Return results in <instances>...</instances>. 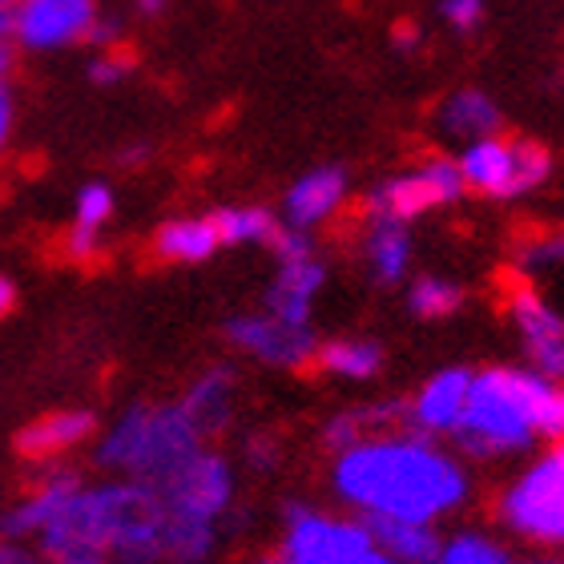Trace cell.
<instances>
[{
    "label": "cell",
    "mask_w": 564,
    "mask_h": 564,
    "mask_svg": "<svg viewBox=\"0 0 564 564\" xmlns=\"http://www.w3.org/2000/svg\"><path fill=\"white\" fill-rule=\"evenodd\" d=\"M464 306V286L444 274H420L408 286V311L415 318H447Z\"/></svg>",
    "instance_id": "27"
},
{
    "label": "cell",
    "mask_w": 564,
    "mask_h": 564,
    "mask_svg": "<svg viewBox=\"0 0 564 564\" xmlns=\"http://www.w3.org/2000/svg\"><path fill=\"white\" fill-rule=\"evenodd\" d=\"M496 517L512 536L541 549L564 541V452L549 447L500 492Z\"/></svg>",
    "instance_id": "5"
},
{
    "label": "cell",
    "mask_w": 564,
    "mask_h": 564,
    "mask_svg": "<svg viewBox=\"0 0 564 564\" xmlns=\"http://www.w3.org/2000/svg\"><path fill=\"white\" fill-rule=\"evenodd\" d=\"M435 126H440V133L452 141H476V138H492V133H500V126H505V113H500V106H496L492 94H484V89H456V94L444 97V106H440V113H435Z\"/></svg>",
    "instance_id": "19"
},
{
    "label": "cell",
    "mask_w": 564,
    "mask_h": 564,
    "mask_svg": "<svg viewBox=\"0 0 564 564\" xmlns=\"http://www.w3.org/2000/svg\"><path fill=\"white\" fill-rule=\"evenodd\" d=\"M12 126H17V97H12L9 82H0V150L12 141Z\"/></svg>",
    "instance_id": "34"
},
{
    "label": "cell",
    "mask_w": 564,
    "mask_h": 564,
    "mask_svg": "<svg viewBox=\"0 0 564 564\" xmlns=\"http://www.w3.org/2000/svg\"><path fill=\"white\" fill-rule=\"evenodd\" d=\"M94 435H97V415L85 412V408H73V412H48L29 423V427H21L17 447L29 459H57L65 452H73V447L89 444Z\"/></svg>",
    "instance_id": "16"
},
{
    "label": "cell",
    "mask_w": 564,
    "mask_h": 564,
    "mask_svg": "<svg viewBox=\"0 0 564 564\" xmlns=\"http://www.w3.org/2000/svg\"><path fill=\"white\" fill-rule=\"evenodd\" d=\"M12 69H17V45L12 36H0V82H9Z\"/></svg>",
    "instance_id": "37"
},
{
    "label": "cell",
    "mask_w": 564,
    "mask_h": 564,
    "mask_svg": "<svg viewBox=\"0 0 564 564\" xmlns=\"http://www.w3.org/2000/svg\"><path fill=\"white\" fill-rule=\"evenodd\" d=\"M318 371H327L335 379H347V383H367L383 371V347L376 339H364V335H347V339H330L315 347V364Z\"/></svg>",
    "instance_id": "22"
},
{
    "label": "cell",
    "mask_w": 564,
    "mask_h": 564,
    "mask_svg": "<svg viewBox=\"0 0 564 564\" xmlns=\"http://www.w3.org/2000/svg\"><path fill=\"white\" fill-rule=\"evenodd\" d=\"M109 218H113V189L106 182H89L82 186L77 202H73V226L77 230H94V235H106Z\"/></svg>",
    "instance_id": "28"
},
{
    "label": "cell",
    "mask_w": 564,
    "mask_h": 564,
    "mask_svg": "<svg viewBox=\"0 0 564 564\" xmlns=\"http://www.w3.org/2000/svg\"><path fill=\"white\" fill-rule=\"evenodd\" d=\"M347 194H351V182H347V170L339 165H315L306 170L282 198V226H294V230H318L327 226L335 214L347 206Z\"/></svg>",
    "instance_id": "12"
},
{
    "label": "cell",
    "mask_w": 564,
    "mask_h": 564,
    "mask_svg": "<svg viewBox=\"0 0 564 564\" xmlns=\"http://www.w3.org/2000/svg\"><path fill=\"white\" fill-rule=\"evenodd\" d=\"M0 564H41V553H33L24 541L0 536Z\"/></svg>",
    "instance_id": "35"
},
{
    "label": "cell",
    "mask_w": 564,
    "mask_h": 564,
    "mask_svg": "<svg viewBox=\"0 0 564 564\" xmlns=\"http://www.w3.org/2000/svg\"><path fill=\"white\" fill-rule=\"evenodd\" d=\"M347 564H400V561H391L388 553H379L376 544H367L364 553H355V556H351V561H347Z\"/></svg>",
    "instance_id": "38"
},
{
    "label": "cell",
    "mask_w": 564,
    "mask_h": 564,
    "mask_svg": "<svg viewBox=\"0 0 564 564\" xmlns=\"http://www.w3.org/2000/svg\"><path fill=\"white\" fill-rule=\"evenodd\" d=\"M133 4H138L141 12H158L165 4V0H133Z\"/></svg>",
    "instance_id": "42"
},
{
    "label": "cell",
    "mask_w": 564,
    "mask_h": 564,
    "mask_svg": "<svg viewBox=\"0 0 564 564\" xmlns=\"http://www.w3.org/2000/svg\"><path fill=\"white\" fill-rule=\"evenodd\" d=\"M226 339L235 343L238 351L259 359L279 371H303L315 364V330L311 323H286L279 315H235L226 323Z\"/></svg>",
    "instance_id": "10"
},
{
    "label": "cell",
    "mask_w": 564,
    "mask_h": 564,
    "mask_svg": "<svg viewBox=\"0 0 564 564\" xmlns=\"http://www.w3.org/2000/svg\"><path fill=\"white\" fill-rule=\"evenodd\" d=\"M259 564H286L282 556H267V561H259Z\"/></svg>",
    "instance_id": "43"
},
{
    "label": "cell",
    "mask_w": 564,
    "mask_h": 564,
    "mask_svg": "<svg viewBox=\"0 0 564 564\" xmlns=\"http://www.w3.org/2000/svg\"><path fill=\"white\" fill-rule=\"evenodd\" d=\"M517 564V561H512ZM520 564H561V561H520Z\"/></svg>",
    "instance_id": "44"
},
{
    "label": "cell",
    "mask_w": 564,
    "mask_h": 564,
    "mask_svg": "<svg viewBox=\"0 0 564 564\" xmlns=\"http://www.w3.org/2000/svg\"><path fill=\"white\" fill-rule=\"evenodd\" d=\"M12 4L17 0H0V36H12Z\"/></svg>",
    "instance_id": "41"
},
{
    "label": "cell",
    "mask_w": 564,
    "mask_h": 564,
    "mask_svg": "<svg viewBox=\"0 0 564 564\" xmlns=\"http://www.w3.org/2000/svg\"><path fill=\"white\" fill-rule=\"evenodd\" d=\"M520 267L529 274H549L553 267H561V235L532 238L520 247Z\"/></svg>",
    "instance_id": "32"
},
{
    "label": "cell",
    "mask_w": 564,
    "mask_h": 564,
    "mask_svg": "<svg viewBox=\"0 0 564 564\" xmlns=\"http://www.w3.org/2000/svg\"><path fill=\"white\" fill-rule=\"evenodd\" d=\"M564 391L556 379L532 367H488L471 371L468 400L452 427L459 456L505 459L536 447V440H561Z\"/></svg>",
    "instance_id": "2"
},
{
    "label": "cell",
    "mask_w": 564,
    "mask_h": 564,
    "mask_svg": "<svg viewBox=\"0 0 564 564\" xmlns=\"http://www.w3.org/2000/svg\"><path fill=\"white\" fill-rule=\"evenodd\" d=\"M403 423H408V403H403V400L359 403V408L335 412L327 423H323V447H330V452H343V447L359 444V440H367V435L400 432Z\"/></svg>",
    "instance_id": "20"
},
{
    "label": "cell",
    "mask_w": 564,
    "mask_h": 564,
    "mask_svg": "<svg viewBox=\"0 0 564 564\" xmlns=\"http://www.w3.org/2000/svg\"><path fill=\"white\" fill-rule=\"evenodd\" d=\"M432 564H512V553L505 549V541H496L492 532H452L440 541V553Z\"/></svg>",
    "instance_id": "26"
},
{
    "label": "cell",
    "mask_w": 564,
    "mask_h": 564,
    "mask_svg": "<svg viewBox=\"0 0 564 564\" xmlns=\"http://www.w3.org/2000/svg\"><path fill=\"white\" fill-rule=\"evenodd\" d=\"M330 488L364 517L435 520L468 505L471 476L432 435L379 432L335 452Z\"/></svg>",
    "instance_id": "1"
},
{
    "label": "cell",
    "mask_w": 564,
    "mask_h": 564,
    "mask_svg": "<svg viewBox=\"0 0 564 564\" xmlns=\"http://www.w3.org/2000/svg\"><path fill=\"white\" fill-rule=\"evenodd\" d=\"M182 415L194 423V432L202 440H214L223 435L230 423H235V408H238V376L235 367H206L194 383L186 388V395L177 400Z\"/></svg>",
    "instance_id": "14"
},
{
    "label": "cell",
    "mask_w": 564,
    "mask_h": 564,
    "mask_svg": "<svg viewBox=\"0 0 564 564\" xmlns=\"http://www.w3.org/2000/svg\"><path fill=\"white\" fill-rule=\"evenodd\" d=\"M508 318L520 335V347H524V359H529L532 371H541L549 379L564 376V323L553 311V303L544 299L536 286L529 282H517L508 291Z\"/></svg>",
    "instance_id": "11"
},
{
    "label": "cell",
    "mask_w": 564,
    "mask_h": 564,
    "mask_svg": "<svg viewBox=\"0 0 564 564\" xmlns=\"http://www.w3.org/2000/svg\"><path fill=\"white\" fill-rule=\"evenodd\" d=\"M53 564H109L101 553H69V556H57Z\"/></svg>",
    "instance_id": "40"
},
{
    "label": "cell",
    "mask_w": 564,
    "mask_h": 564,
    "mask_svg": "<svg viewBox=\"0 0 564 564\" xmlns=\"http://www.w3.org/2000/svg\"><path fill=\"white\" fill-rule=\"evenodd\" d=\"M194 452H202V435L194 432V423L182 415L177 403H138L101 435L97 464L133 484L158 488Z\"/></svg>",
    "instance_id": "3"
},
{
    "label": "cell",
    "mask_w": 564,
    "mask_h": 564,
    "mask_svg": "<svg viewBox=\"0 0 564 564\" xmlns=\"http://www.w3.org/2000/svg\"><path fill=\"white\" fill-rule=\"evenodd\" d=\"M153 492H158L165 512H174V517H194V520L218 524V520L235 508L238 480H235L230 459L202 447V452H194L174 476H165Z\"/></svg>",
    "instance_id": "7"
},
{
    "label": "cell",
    "mask_w": 564,
    "mask_h": 564,
    "mask_svg": "<svg viewBox=\"0 0 564 564\" xmlns=\"http://www.w3.org/2000/svg\"><path fill=\"white\" fill-rule=\"evenodd\" d=\"M323 282H327V267L315 254L279 262V274L267 291V311L286 323H311V306H315Z\"/></svg>",
    "instance_id": "17"
},
{
    "label": "cell",
    "mask_w": 564,
    "mask_h": 564,
    "mask_svg": "<svg viewBox=\"0 0 564 564\" xmlns=\"http://www.w3.org/2000/svg\"><path fill=\"white\" fill-rule=\"evenodd\" d=\"M468 383L471 371L468 367H444L435 371L420 391L415 400L408 403V427L420 435H452V427L459 423V412H464V400H468Z\"/></svg>",
    "instance_id": "13"
},
{
    "label": "cell",
    "mask_w": 564,
    "mask_h": 564,
    "mask_svg": "<svg viewBox=\"0 0 564 564\" xmlns=\"http://www.w3.org/2000/svg\"><path fill=\"white\" fill-rule=\"evenodd\" d=\"M218 247L223 242H218L210 218H174L153 238V250L165 262H206Z\"/></svg>",
    "instance_id": "24"
},
{
    "label": "cell",
    "mask_w": 564,
    "mask_h": 564,
    "mask_svg": "<svg viewBox=\"0 0 564 564\" xmlns=\"http://www.w3.org/2000/svg\"><path fill=\"white\" fill-rule=\"evenodd\" d=\"M218 553V524L165 512L162 564H210Z\"/></svg>",
    "instance_id": "23"
},
{
    "label": "cell",
    "mask_w": 564,
    "mask_h": 564,
    "mask_svg": "<svg viewBox=\"0 0 564 564\" xmlns=\"http://www.w3.org/2000/svg\"><path fill=\"white\" fill-rule=\"evenodd\" d=\"M210 223L223 247H259V242H271V235L279 230V218L262 206H226L210 214Z\"/></svg>",
    "instance_id": "25"
},
{
    "label": "cell",
    "mask_w": 564,
    "mask_h": 564,
    "mask_svg": "<svg viewBox=\"0 0 564 564\" xmlns=\"http://www.w3.org/2000/svg\"><path fill=\"white\" fill-rule=\"evenodd\" d=\"M12 306H17V286H12V279H4V274H0V318L9 315Z\"/></svg>",
    "instance_id": "39"
},
{
    "label": "cell",
    "mask_w": 564,
    "mask_h": 564,
    "mask_svg": "<svg viewBox=\"0 0 564 564\" xmlns=\"http://www.w3.org/2000/svg\"><path fill=\"white\" fill-rule=\"evenodd\" d=\"M364 262L379 286H395V282L408 279V271H412V235H408V223L367 218Z\"/></svg>",
    "instance_id": "21"
},
{
    "label": "cell",
    "mask_w": 564,
    "mask_h": 564,
    "mask_svg": "<svg viewBox=\"0 0 564 564\" xmlns=\"http://www.w3.org/2000/svg\"><path fill=\"white\" fill-rule=\"evenodd\" d=\"M242 464H247L250 471H259V476H267V471L279 468L282 464L279 435H267V432L247 435V444H242Z\"/></svg>",
    "instance_id": "30"
},
{
    "label": "cell",
    "mask_w": 564,
    "mask_h": 564,
    "mask_svg": "<svg viewBox=\"0 0 564 564\" xmlns=\"http://www.w3.org/2000/svg\"><path fill=\"white\" fill-rule=\"evenodd\" d=\"M130 73H133V57H130V53H121L118 45H113V48H97V57L89 61V82L106 85V89L121 85L126 77H130Z\"/></svg>",
    "instance_id": "29"
},
{
    "label": "cell",
    "mask_w": 564,
    "mask_h": 564,
    "mask_svg": "<svg viewBox=\"0 0 564 564\" xmlns=\"http://www.w3.org/2000/svg\"><path fill=\"white\" fill-rule=\"evenodd\" d=\"M468 194L464 177H459L456 158H423L412 170H403L395 177H383L371 194L364 198V218H391V223H412L420 214L444 210L452 202Z\"/></svg>",
    "instance_id": "6"
},
{
    "label": "cell",
    "mask_w": 564,
    "mask_h": 564,
    "mask_svg": "<svg viewBox=\"0 0 564 564\" xmlns=\"http://www.w3.org/2000/svg\"><path fill=\"white\" fill-rule=\"evenodd\" d=\"M367 541L379 553H388L400 564H432L440 553V529L427 520H400V517H364Z\"/></svg>",
    "instance_id": "18"
},
{
    "label": "cell",
    "mask_w": 564,
    "mask_h": 564,
    "mask_svg": "<svg viewBox=\"0 0 564 564\" xmlns=\"http://www.w3.org/2000/svg\"><path fill=\"white\" fill-rule=\"evenodd\" d=\"M488 17V4L484 0H440V21L452 29V33H476Z\"/></svg>",
    "instance_id": "31"
},
{
    "label": "cell",
    "mask_w": 564,
    "mask_h": 564,
    "mask_svg": "<svg viewBox=\"0 0 564 564\" xmlns=\"http://www.w3.org/2000/svg\"><path fill=\"white\" fill-rule=\"evenodd\" d=\"M271 247L279 254V262H291V259H306V254H315V242L306 230H294V226H282L271 235Z\"/></svg>",
    "instance_id": "33"
},
{
    "label": "cell",
    "mask_w": 564,
    "mask_h": 564,
    "mask_svg": "<svg viewBox=\"0 0 564 564\" xmlns=\"http://www.w3.org/2000/svg\"><path fill=\"white\" fill-rule=\"evenodd\" d=\"M464 189L484 194L496 202H512L524 194H536L549 186L553 177V153L549 145L532 138H508V133H492V138L468 141L456 158Z\"/></svg>",
    "instance_id": "4"
},
{
    "label": "cell",
    "mask_w": 564,
    "mask_h": 564,
    "mask_svg": "<svg viewBox=\"0 0 564 564\" xmlns=\"http://www.w3.org/2000/svg\"><path fill=\"white\" fill-rule=\"evenodd\" d=\"M364 520L327 517L311 505L286 508V532H282V561L286 564H347L367 549Z\"/></svg>",
    "instance_id": "8"
},
{
    "label": "cell",
    "mask_w": 564,
    "mask_h": 564,
    "mask_svg": "<svg viewBox=\"0 0 564 564\" xmlns=\"http://www.w3.org/2000/svg\"><path fill=\"white\" fill-rule=\"evenodd\" d=\"M97 0H17L12 4V45L29 53H57L82 45L94 29Z\"/></svg>",
    "instance_id": "9"
},
{
    "label": "cell",
    "mask_w": 564,
    "mask_h": 564,
    "mask_svg": "<svg viewBox=\"0 0 564 564\" xmlns=\"http://www.w3.org/2000/svg\"><path fill=\"white\" fill-rule=\"evenodd\" d=\"M391 45L400 48V53H415V48H420V29H415V24H400V29L391 33Z\"/></svg>",
    "instance_id": "36"
},
{
    "label": "cell",
    "mask_w": 564,
    "mask_h": 564,
    "mask_svg": "<svg viewBox=\"0 0 564 564\" xmlns=\"http://www.w3.org/2000/svg\"><path fill=\"white\" fill-rule=\"evenodd\" d=\"M82 484H85L82 471H73V468H53L48 476H41L33 492L24 496V500H17V505L0 517V536H9V541H36V532L57 517V508L65 505Z\"/></svg>",
    "instance_id": "15"
}]
</instances>
